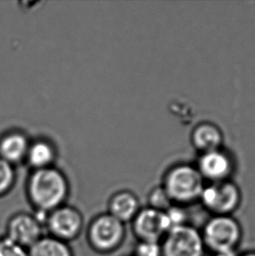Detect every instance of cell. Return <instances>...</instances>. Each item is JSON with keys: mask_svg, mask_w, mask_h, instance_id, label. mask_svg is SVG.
I'll return each mask as SVG.
<instances>
[{"mask_svg": "<svg viewBox=\"0 0 255 256\" xmlns=\"http://www.w3.org/2000/svg\"><path fill=\"white\" fill-rule=\"evenodd\" d=\"M133 256V254H132V256Z\"/></svg>", "mask_w": 255, "mask_h": 256, "instance_id": "cell-23", "label": "cell"}, {"mask_svg": "<svg viewBox=\"0 0 255 256\" xmlns=\"http://www.w3.org/2000/svg\"><path fill=\"white\" fill-rule=\"evenodd\" d=\"M31 141L24 132L12 130L0 136V158L12 164L26 160Z\"/></svg>", "mask_w": 255, "mask_h": 256, "instance_id": "cell-12", "label": "cell"}, {"mask_svg": "<svg viewBox=\"0 0 255 256\" xmlns=\"http://www.w3.org/2000/svg\"><path fill=\"white\" fill-rule=\"evenodd\" d=\"M198 170L203 178L210 180V183L229 180L232 172V162L228 154L216 150L203 153L198 161Z\"/></svg>", "mask_w": 255, "mask_h": 256, "instance_id": "cell-10", "label": "cell"}, {"mask_svg": "<svg viewBox=\"0 0 255 256\" xmlns=\"http://www.w3.org/2000/svg\"><path fill=\"white\" fill-rule=\"evenodd\" d=\"M56 155V146L51 141L45 138L36 139L30 142L26 161L32 170H38L54 166Z\"/></svg>", "mask_w": 255, "mask_h": 256, "instance_id": "cell-13", "label": "cell"}, {"mask_svg": "<svg viewBox=\"0 0 255 256\" xmlns=\"http://www.w3.org/2000/svg\"><path fill=\"white\" fill-rule=\"evenodd\" d=\"M166 214L170 229L188 224V214L184 206L172 204L166 210Z\"/></svg>", "mask_w": 255, "mask_h": 256, "instance_id": "cell-19", "label": "cell"}, {"mask_svg": "<svg viewBox=\"0 0 255 256\" xmlns=\"http://www.w3.org/2000/svg\"><path fill=\"white\" fill-rule=\"evenodd\" d=\"M107 206V212L125 225L133 220L142 208L138 195L130 190H118L112 194Z\"/></svg>", "mask_w": 255, "mask_h": 256, "instance_id": "cell-11", "label": "cell"}, {"mask_svg": "<svg viewBox=\"0 0 255 256\" xmlns=\"http://www.w3.org/2000/svg\"><path fill=\"white\" fill-rule=\"evenodd\" d=\"M134 256H161V245L156 242H138L134 246Z\"/></svg>", "mask_w": 255, "mask_h": 256, "instance_id": "cell-20", "label": "cell"}, {"mask_svg": "<svg viewBox=\"0 0 255 256\" xmlns=\"http://www.w3.org/2000/svg\"><path fill=\"white\" fill-rule=\"evenodd\" d=\"M29 256H74L70 244L52 236H42L28 248Z\"/></svg>", "mask_w": 255, "mask_h": 256, "instance_id": "cell-15", "label": "cell"}, {"mask_svg": "<svg viewBox=\"0 0 255 256\" xmlns=\"http://www.w3.org/2000/svg\"><path fill=\"white\" fill-rule=\"evenodd\" d=\"M0 256H29V252L26 248L3 236H0Z\"/></svg>", "mask_w": 255, "mask_h": 256, "instance_id": "cell-18", "label": "cell"}, {"mask_svg": "<svg viewBox=\"0 0 255 256\" xmlns=\"http://www.w3.org/2000/svg\"><path fill=\"white\" fill-rule=\"evenodd\" d=\"M127 236L126 225L108 212L96 215L86 230L90 248L100 254H110L119 250Z\"/></svg>", "mask_w": 255, "mask_h": 256, "instance_id": "cell-4", "label": "cell"}, {"mask_svg": "<svg viewBox=\"0 0 255 256\" xmlns=\"http://www.w3.org/2000/svg\"><path fill=\"white\" fill-rule=\"evenodd\" d=\"M238 254L237 252L235 253H218V254H210V256H237Z\"/></svg>", "mask_w": 255, "mask_h": 256, "instance_id": "cell-21", "label": "cell"}, {"mask_svg": "<svg viewBox=\"0 0 255 256\" xmlns=\"http://www.w3.org/2000/svg\"><path fill=\"white\" fill-rule=\"evenodd\" d=\"M16 182L14 164L0 158V198L6 196L12 190Z\"/></svg>", "mask_w": 255, "mask_h": 256, "instance_id": "cell-16", "label": "cell"}, {"mask_svg": "<svg viewBox=\"0 0 255 256\" xmlns=\"http://www.w3.org/2000/svg\"><path fill=\"white\" fill-rule=\"evenodd\" d=\"M44 223L37 215L18 212L8 218L4 236L20 246L31 248L44 234Z\"/></svg>", "mask_w": 255, "mask_h": 256, "instance_id": "cell-8", "label": "cell"}, {"mask_svg": "<svg viewBox=\"0 0 255 256\" xmlns=\"http://www.w3.org/2000/svg\"><path fill=\"white\" fill-rule=\"evenodd\" d=\"M200 234L210 254L237 252L243 237L242 225L232 215H212Z\"/></svg>", "mask_w": 255, "mask_h": 256, "instance_id": "cell-2", "label": "cell"}, {"mask_svg": "<svg viewBox=\"0 0 255 256\" xmlns=\"http://www.w3.org/2000/svg\"><path fill=\"white\" fill-rule=\"evenodd\" d=\"M26 192L36 215L45 220L50 212L66 204L70 184L63 172L54 166L48 167L32 170L26 181Z\"/></svg>", "mask_w": 255, "mask_h": 256, "instance_id": "cell-1", "label": "cell"}, {"mask_svg": "<svg viewBox=\"0 0 255 256\" xmlns=\"http://www.w3.org/2000/svg\"><path fill=\"white\" fill-rule=\"evenodd\" d=\"M237 256H255V251H246L245 253L240 254Z\"/></svg>", "mask_w": 255, "mask_h": 256, "instance_id": "cell-22", "label": "cell"}, {"mask_svg": "<svg viewBox=\"0 0 255 256\" xmlns=\"http://www.w3.org/2000/svg\"><path fill=\"white\" fill-rule=\"evenodd\" d=\"M148 206L158 211L166 212L172 206L164 189L161 186L153 188L148 196Z\"/></svg>", "mask_w": 255, "mask_h": 256, "instance_id": "cell-17", "label": "cell"}, {"mask_svg": "<svg viewBox=\"0 0 255 256\" xmlns=\"http://www.w3.org/2000/svg\"><path fill=\"white\" fill-rule=\"evenodd\" d=\"M131 229L138 242H161L170 230L166 212L142 208L130 222Z\"/></svg>", "mask_w": 255, "mask_h": 256, "instance_id": "cell-9", "label": "cell"}, {"mask_svg": "<svg viewBox=\"0 0 255 256\" xmlns=\"http://www.w3.org/2000/svg\"><path fill=\"white\" fill-rule=\"evenodd\" d=\"M203 176L198 169L187 164L173 167L164 178L161 186L173 204L186 208L200 201L204 186Z\"/></svg>", "mask_w": 255, "mask_h": 256, "instance_id": "cell-3", "label": "cell"}, {"mask_svg": "<svg viewBox=\"0 0 255 256\" xmlns=\"http://www.w3.org/2000/svg\"><path fill=\"white\" fill-rule=\"evenodd\" d=\"M242 192L229 180L212 182L204 187L200 203L212 215H232L240 206Z\"/></svg>", "mask_w": 255, "mask_h": 256, "instance_id": "cell-5", "label": "cell"}, {"mask_svg": "<svg viewBox=\"0 0 255 256\" xmlns=\"http://www.w3.org/2000/svg\"><path fill=\"white\" fill-rule=\"evenodd\" d=\"M84 217L78 208L65 204L46 215L45 230L48 236L65 242L78 239L84 228Z\"/></svg>", "mask_w": 255, "mask_h": 256, "instance_id": "cell-6", "label": "cell"}, {"mask_svg": "<svg viewBox=\"0 0 255 256\" xmlns=\"http://www.w3.org/2000/svg\"><path fill=\"white\" fill-rule=\"evenodd\" d=\"M192 140L195 148L203 152V153L209 152L220 149L223 141V135L216 125L210 122H204L194 128Z\"/></svg>", "mask_w": 255, "mask_h": 256, "instance_id": "cell-14", "label": "cell"}, {"mask_svg": "<svg viewBox=\"0 0 255 256\" xmlns=\"http://www.w3.org/2000/svg\"><path fill=\"white\" fill-rule=\"evenodd\" d=\"M160 245L161 256H204L206 251L200 230L189 223L170 229Z\"/></svg>", "mask_w": 255, "mask_h": 256, "instance_id": "cell-7", "label": "cell"}]
</instances>
